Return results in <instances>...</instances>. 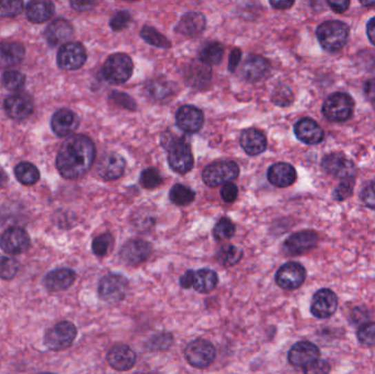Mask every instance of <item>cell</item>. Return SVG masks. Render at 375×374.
<instances>
[{
    "mask_svg": "<svg viewBox=\"0 0 375 374\" xmlns=\"http://www.w3.org/2000/svg\"><path fill=\"white\" fill-rule=\"evenodd\" d=\"M96 158V146L86 135L65 139L57 156V168L65 179H78L88 173Z\"/></svg>",
    "mask_w": 375,
    "mask_h": 374,
    "instance_id": "1",
    "label": "cell"
},
{
    "mask_svg": "<svg viewBox=\"0 0 375 374\" xmlns=\"http://www.w3.org/2000/svg\"><path fill=\"white\" fill-rule=\"evenodd\" d=\"M316 35L324 50L336 53L341 51L348 42L349 28L343 22L330 20L317 28Z\"/></svg>",
    "mask_w": 375,
    "mask_h": 374,
    "instance_id": "2",
    "label": "cell"
},
{
    "mask_svg": "<svg viewBox=\"0 0 375 374\" xmlns=\"http://www.w3.org/2000/svg\"><path fill=\"white\" fill-rule=\"evenodd\" d=\"M133 62L131 57L124 53L112 54L108 57L101 68V77L113 85L126 83L133 74Z\"/></svg>",
    "mask_w": 375,
    "mask_h": 374,
    "instance_id": "3",
    "label": "cell"
},
{
    "mask_svg": "<svg viewBox=\"0 0 375 374\" xmlns=\"http://www.w3.org/2000/svg\"><path fill=\"white\" fill-rule=\"evenodd\" d=\"M165 148L168 150V164L170 168L177 174L185 175L194 165L192 150L185 139L172 137L169 142H163Z\"/></svg>",
    "mask_w": 375,
    "mask_h": 374,
    "instance_id": "4",
    "label": "cell"
},
{
    "mask_svg": "<svg viewBox=\"0 0 375 374\" xmlns=\"http://www.w3.org/2000/svg\"><path fill=\"white\" fill-rule=\"evenodd\" d=\"M239 175V167L233 161H217L203 169L202 180L207 187L215 188L235 180Z\"/></svg>",
    "mask_w": 375,
    "mask_h": 374,
    "instance_id": "5",
    "label": "cell"
},
{
    "mask_svg": "<svg viewBox=\"0 0 375 374\" xmlns=\"http://www.w3.org/2000/svg\"><path fill=\"white\" fill-rule=\"evenodd\" d=\"M354 102L352 97L345 92L330 95L323 104V115L332 122H345L352 118Z\"/></svg>",
    "mask_w": 375,
    "mask_h": 374,
    "instance_id": "6",
    "label": "cell"
},
{
    "mask_svg": "<svg viewBox=\"0 0 375 374\" xmlns=\"http://www.w3.org/2000/svg\"><path fill=\"white\" fill-rule=\"evenodd\" d=\"M129 291V281L124 275L109 273L100 280L98 294L100 299L110 304L121 302Z\"/></svg>",
    "mask_w": 375,
    "mask_h": 374,
    "instance_id": "7",
    "label": "cell"
},
{
    "mask_svg": "<svg viewBox=\"0 0 375 374\" xmlns=\"http://www.w3.org/2000/svg\"><path fill=\"white\" fill-rule=\"evenodd\" d=\"M77 336V328L70 322H59L48 329L44 337V344L54 351H64L72 345Z\"/></svg>",
    "mask_w": 375,
    "mask_h": 374,
    "instance_id": "8",
    "label": "cell"
},
{
    "mask_svg": "<svg viewBox=\"0 0 375 374\" xmlns=\"http://www.w3.org/2000/svg\"><path fill=\"white\" fill-rule=\"evenodd\" d=\"M215 355L216 351L212 342L201 338L189 342L185 349V357L188 364L196 369H205L211 366L212 362L214 361Z\"/></svg>",
    "mask_w": 375,
    "mask_h": 374,
    "instance_id": "9",
    "label": "cell"
},
{
    "mask_svg": "<svg viewBox=\"0 0 375 374\" xmlns=\"http://www.w3.org/2000/svg\"><path fill=\"white\" fill-rule=\"evenodd\" d=\"M321 351L316 345L310 342H298L292 346L287 353L291 366L307 371L319 361Z\"/></svg>",
    "mask_w": 375,
    "mask_h": 374,
    "instance_id": "10",
    "label": "cell"
},
{
    "mask_svg": "<svg viewBox=\"0 0 375 374\" xmlns=\"http://www.w3.org/2000/svg\"><path fill=\"white\" fill-rule=\"evenodd\" d=\"M87 59L86 48L77 42L65 43L57 54L59 66L64 70H79Z\"/></svg>",
    "mask_w": 375,
    "mask_h": 374,
    "instance_id": "11",
    "label": "cell"
},
{
    "mask_svg": "<svg viewBox=\"0 0 375 374\" xmlns=\"http://www.w3.org/2000/svg\"><path fill=\"white\" fill-rule=\"evenodd\" d=\"M322 168L326 174L343 180L354 179L356 174L354 163L337 152L330 154L323 158Z\"/></svg>",
    "mask_w": 375,
    "mask_h": 374,
    "instance_id": "12",
    "label": "cell"
},
{
    "mask_svg": "<svg viewBox=\"0 0 375 374\" xmlns=\"http://www.w3.org/2000/svg\"><path fill=\"white\" fill-rule=\"evenodd\" d=\"M306 279V270L298 262H287L276 271V282L284 290L298 289Z\"/></svg>",
    "mask_w": 375,
    "mask_h": 374,
    "instance_id": "13",
    "label": "cell"
},
{
    "mask_svg": "<svg viewBox=\"0 0 375 374\" xmlns=\"http://www.w3.org/2000/svg\"><path fill=\"white\" fill-rule=\"evenodd\" d=\"M125 167V159L118 152H110L100 158L97 173L105 181H113L122 177Z\"/></svg>",
    "mask_w": 375,
    "mask_h": 374,
    "instance_id": "14",
    "label": "cell"
},
{
    "mask_svg": "<svg viewBox=\"0 0 375 374\" xmlns=\"http://www.w3.org/2000/svg\"><path fill=\"white\" fill-rule=\"evenodd\" d=\"M30 246V237L23 228H10L0 237V247L9 255H20Z\"/></svg>",
    "mask_w": 375,
    "mask_h": 374,
    "instance_id": "15",
    "label": "cell"
},
{
    "mask_svg": "<svg viewBox=\"0 0 375 374\" xmlns=\"http://www.w3.org/2000/svg\"><path fill=\"white\" fill-rule=\"evenodd\" d=\"M318 243V235L314 230H302L295 233L284 242V253L290 256L302 255L311 250Z\"/></svg>",
    "mask_w": 375,
    "mask_h": 374,
    "instance_id": "16",
    "label": "cell"
},
{
    "mask_svg": "<svg viewBox=\"0 0 375 374\" xmlns=\"http://www.w3.org/2000/svg\"><path fill=\"white\" fill-rule=\"evenodd\" d=\"M338 308V297L330 289H321L314 294L311 303V312L315 317L325 319L335 314Z\"/></svg>",
    "mask_w": 375,
    "mask_h": 374,
    "instance_id": "17",
    "label": "cell"
},
{
    "mask_svg": "<svg viewBox=\"0 0 375 374\" xmlns=\"http://www.w3.org/2000/svg\"><path fill=\"white\" fill-rule=\"evenodd\" d=\"M152 254V246L144 239H131L121 248V259L126 265L137 266L146 262Z\"/></svg>",
    "mask_w": 375,
    "mask_h": 374,
    "instance_id": "18",
    "label": "cell"
},
{
    "mask_svg": "<svg viewBox=\"0 0 375 374\" xmlns=\"http://www.w3.org/2000/svg\"><path fill=\"white\" fill-rule=\"evenodd\" d=\"M33 101L29 96L16 94L9 96L5 101V111L12 120L21 121L29 118L33 112Z\"/></svg>",
    "mask_w": 375,
    "mask_h": 374,
    "instance_id": "19",
    "label": "cell"
},
{
    "mask_svg": "<svg viewBox=\"0 0 375 374\" xmlns=\"http://www.w3.org/2000/svg\"><path fill=\"white\" fill-rule=\"evenodd\" d=\"M176 122L180 130H183V132L196 133L203 126V112L193 106H183L177 111Z\"/></svg>",
    "mask_w": 375,
    "mask_h": 374,
    "instance_id": "20",
    "label": "cell"
},
{
    "mask_svg": "<svg viewBox=\"0 0 375 374\" xmlns=\"http://www.w3.org/2000/svg\"><path fill=\"white\" fill-rule=\"evenodd\" d=\"M107 360L111 368L116 371H129L136 362V355L129 346H113L107 355Z\"/></svg>",
    "mask_w": 375,
    "mask_h": 374,
    "instance_id": "21",
    "label": "cell"
},
{
    "mask_svg": "<svg viewBox=\"0 0 375 374\" xmlns=\"http://www.w3.org/2000/svg\"><path fill=\"white\" fill-rule=\"evenodd\" d=\"M78 126H79V119L72 110H59L52 117V130L57 137H68L77 130Z\"/></svg>",
    "mask_w": 375,
    "mask_h": 374,
    "instance_id": "22",
    "label": "cell"
},
{
    "mask_svg": "<svg viewBox=\"0 0 375 374\" xmlns=\"http://www.w3.org/2000/svg\"><path fill=\"white\" fill-rule=\"evenodd\" d=\"M294 133L301 142L307 145H316L324 139L323 128L315 121L304 118L294 126Z\"/></svg>",
    "mask_w": 375,
    "mask_h": 374,
    "instance_id": "23",
    "label": "cell"
},
{
    "mask_svg": "<svg viewBox=\"0 0 375 374\" xmlns=\"http://www.w3.org/2000/svg\"><path fill=\"white\" fill-rule=\"evenodd\" d=\"M267 177L269 182L274 187L287 188L294 184L298 174L291 164L276 163L268 169Z\"/></svg>",
    "mask_w": 375,
    "mask_h": 374,
    "instance_id": "24",
    "label": "cell"
},
{
    "mask_svg": "<svg viewBox=\"0 0 375 374\" xmlns=\"http://www.w3.org/2000/svg\"><path fill=\"white\" fill-rule=\"evenodd\" d=\"M72 33H74V29L68 20L57 19L48 24L44 37L50 46H64L65 43H68V41L72 38Z\"/></svg>",
    "mask_w": 375,
    "mask_h": 374,
    "instance_id": "25",
    "label": "cell"
},
{
    "mask_svg": "<svg viewBox=\"0 0 375 374\" xmlns=\"http://www.w3.org/2000/svg\"><path fill=\"white\" fill-rule=\"evenodd\" d=\"M239 143L247 155L257 156L267 150L265 134L256 128H248L241 133Z\"/></svg>",
    "mask_w": 375,
    "mask_h": 374,
    "instance_id": "26",
    "label": "cell"
},
{
    "mask_svg": "<svg viewBox=\"0 0 375 374\" xmlns=\"http://www.w3.org/2000/svg\"><path fill=\"white\" fill-rule=\"evenodd\" d=\"M270 70V64L265 57L252 54L247 57L241 67V74L247 81H258L265 78Z\"/></svg>",
    "mask_w": 375,
    "mask_h": 374,
    "instance_id": "27",
    "label": "cell"
},
{
    "mask_svg": "<svg viewBox=\"0 0 375 374\" xmlns=\"http://www.w3.org/2000/svg\"><path fill=\"white\" fill-rule=\"evenodd\" d=\"M76 280V273L68 268L55 269L44 278V286L50 291H64L70 289Z\"/></svg>",
    "mask_w": 375,
    "mask_h": 374,
    "instance_id": "28",
    "label": "cell"
},
{
    "mask_svg": "<svg viewBox=\"0 0 375 374\" xmlns=\"http://www.w3.org/2000/svg\"><path fill=\"white\" fill-rule=\"evenodd\" d=\"M205 17L200 12H188L181 18L176 31L187 38H196L205 29Z\"/></svg>",
    "mask_w": 375,
    "mask_h": 374,
    "instance_id": "29",
    "label": "cell"
},
{
    "mask_svg": "<svg viewBox=\"0 0 375 374\" xmlns=\"http://www.w3.org/2000/svg\"><path fill=\"white\" fill-rule=\"evenodd\" d=\"M26 50L20 43H0V68H10L23 61Z\"/></svg>",
    "mask_w": 375,
    "mask_h": 374,
    "instance_id": "30",
    "label": "cell"
},
{
    "mask_svg": "<svg viewBox=\"0 0 375 374\" xmlns=\"http://www.w3.org/2000/svg\"><path fill=\"white\" fill-rule=\"evenodd\" d=\"M55 11L52 0H31L27 6L28 19L33 23H43L53 17Z\"/></svg>",
    "mask_w": 375,
    "mask_h": 374,
    "instance_id": "31",
    "label": "cell"
},
{
    "mask_svg": "<svg viewBox=\"0 0 375 374\" xmlns=\"http://www.w3.org/2000/svg\"><path fill=\"white\" fill-rule=\"evenodd\" d=\"M185 79L196 88L207 87L211 81V70L209 65L204 64L203 62L192 63L189 65L185 72Z\"/></svg>",
    "mask_w": 375,
    "mask_h": 374,
    "instance_id": "32",
    "label": "cell"
},
{
    "mask_svg": "<svg viewBox=\"0 0 375 374\" xmlns=\"http://www.w3.org/2000/svg\"><path fill=\"white\" fill-rule=\"evenodd\" d=\"M217 284V273L211 269H200L194 273L192 288L199 293H210L216 288Z\"/></svg>",
    "mask_w": 375,
    "mask_h": 374,
    "instance_id": "33",
    "label": "cell"
},
{
    "mask_svg": "<svg viewBox=\"0 0 375 374\" xmlns=\"http://www.w3.org/2000/svg\"><path fill=\"white\" fill-rule=\"evenodd\" d=\"M14 175L18 181L24 186H32L40 179V171L33 164L22 161L14 168Z\"/></svg>",
    "mask_w": 375,
    "mask_h": 374,
    "instance_id": "34",
    "label": "cell"
},
{
    "mask_svg": "<svg viewBox=\"0 0 375 374\" xmlns=\"http://www.w3.org/2000/svg\"><path fill=\"white\" fill-rule=\"evenodd\" d=\"M223 57H224V48L221 43H209L200 51V61L207 65L220 64Z\"/></svg>",
    "mask_w": 375,
    "mask_h": 374,
    "instance_id": "35",
    "label": "cell"
},
{
    "mask_svg": "<svg viewBox=\"0 0 375 374\" xmlns=\"http://www.w3.org/2000/svg\"><path fill=\"white\" fill-rule=\"evenodd\" d=\"M169 199L178 206H187L196 199V193L189 187L183 185H174L169 193Z\"/></svg>",
    "mask_w": 375,
    "mask_h": 374,
    "instance_id": "36",
    "label": "cell"
},
{
    "mask_svg": "<svg viewBox=\"0 0 375 374\" xmlns=\"http://www.w3.org/2000/svg\"><path fill=\"white\" fill-rule=\"evenodd\" d=\"M243 251L234 245H224L217 253L216 259L224 267H232L241 262Z\"/></svg>",
    "mask_w": 375,
    "mask_h": 374,
    "instance_id": "37",
    "label": "cell"
},
{
    "mask_svg": "<svg viewBox=\"0 0 375 374\" xmlns=\"http://www.w3.org/2000/svg\"><path fill=\"white\" fill-rule=\"evenodd\" d=\"M141 37L145 42H148L150 46H157V48H169L172 46V43L165 35L159 33L155 28L144 27L141 31Z\"/></svg>",
    "mask_w": 375,
    "mask_h": 374,
    "instance_id": "38",
    "label": "cell"
},
{
    "mask_svg": "<svg viewBox=\"0 0 375 374\" xmlns=\"http://www.w3.org/2000/svg\"><path fill=\"white\" fill-rule=\"evenodd\" d=\"M148 90L150 97H153L154 99H165L172 94V83H169L164 78H156L150 81Z\"/></svg>",
    "mask_w": 375,
    "mask_h": 374,
    "instance_id": "39",
    "label": "cell"
},
{
    "mask_svg": "<svg viewBox=\"0 0 375 374\" xmlns=\"http://www.w3.org/2000/svg\"><path fill=\"white\" fill-rule=\"evenodd\" d=\"M235 232V225H234L231 219H227V217H222L213 228V236H214L216 241H226V239L233 237Z\"/></svg>",
    "mask_w": 375,
    "mask_h": 374,
    "instance_id": "40",
    "label": "cell"
},
{
    "mask_svg": "<svg viewBox=\"0 0 375 374\" xmlns=\"http://www.w3.org/2000/svg\"><path fill=\"white\" fill-rule=\"evenodd\" d=\"M114 239L110 233H105L101 235L97 236L92 241V251L98 257L107 256L112 249Z\"/></svg>",
    "mask_w": 375,
    "mask_h": 374,
    "instance_id": "41",
    "label": "cell"
},
{
    "mask_svg": "<svg viewBox=\"0 0 375 374\" xmlns=\"http://www.w3.org/2000/svg\"><path fill=\"white\" fill-rule=\"evenodd\" d=\"M140 182L145 189L153 190L159 188L163 184V178L157 169L150 167V168L144 169L142 171Z\"/></svg>",
    "mask_w": 375,
    "mask_h": 374,
    "instance_id": "42",
    "label": "cell"
},
{
    "mask_svg": "<svg viewBox=\"0 0 375 374\" xmlns=\"http://www.w3.org/2000/svg\"><path fill=\"white\" fill-rule=\"evenodd\" d=\"M19 270V264L14 258L0 256V279L10 280Z\"/></svg>",
    "mask_w": 375,
    "mask_h": 374,
    "instance_id": "43",
    "label": "cell"
},
{
    "mask_svg": "<svg viewBox=\"0 0 375 374\" xmlns=\"http://www.w3.org/2000/svg\"><path fill=\"white\" fill-rule=\"evenodd\" d=\"M23 0H0V17L11 18L21 14Z\"/></svg>",
    "mask_w": 375,
    "mask_h": 374,
    "instance_id": "44",
    "label": "cell"
},
{
    "mask_svg": "<svg viewBox=\"0 0 375 374\" xmlns=\"http://www.w3.org/2000/svg\"><path fill=\"white\" fill-rule=\"evenodd\" d=\"M3 83L9 90H19L26 83V76L17 70H8L3 75Z\"/></svg>",
    "mask_w": 375,
    "mask_h": 374,
    "instance_id": "45",
    "label": "cell"
},
{
    "mask_svg": "<svg viewBox=\"0 0 375 374\" xmlns=\"http://www.w3.org/2000/svg\"><path fill=\"white\" fill-rule=\"evenodd\" d=\"M356 337L362 345L375 347V322L362 325L356 333Z\"/></svg>",
    "mask_w": 375,
    "mask_h": 374,
    "instance_id": "46",
    "label": "cell"
},
{
    "mask_svg": "<svg viewBox=\"0 0 375 374\" xmlns=\"http://www.w3.org/2000/svg\"><path fill=\"white\" fill-rule=\"evenodd\" d=\"M130 22H131V14L128 11H119L110 20V27L112 28L113 31H121L125 29Z\"/></svg>",
    "mask_w": 375,
    "mask_h": 374,
    "instance_id": "47",
    "label": "cell"
},
{
    "mask_svg": "<svg viewBox=\"0 0 375 374\" xmlns=\"http://www.w3.org/2000/svg\"><path fill=\"white\" fill-rule=\"evenodd\" d=\"M292 99V91L290 90L287 87H278L274 90V96H272V100H274V104L281 106V107L291 104Z\"/></svg>",
    "mask_w": 375,
    "mask_h": 374,
    "instance_id": "48",
    "label": "cell"
},
{
    "mask_svg": "<svg viewBox=\"0 0 375 374\" xmlns=\"http://www.w3.org/2000/svg\"><path fill=\"white\" fill-rule=\"evenodd\" d=\"M110 99L113 104H116V106H120V107L124 108V109H136V102L132 99L129 95L122 94V92H112Z\"/></svg>",
    "mask_w": 375,
    "mask_h": 374,
    "instance_id": "49",
    "label": "cell"
},
{
    "mask_svg": "<svg viewBox=\"0 0 375 374\" xmlns=\"http://www.w3.org/2000/svg\"><path fill=\"white\" fill-rule=\"evenodd\" d=\"M354 179L343 180L341 185L336 188L335 193H334V197H335L336 200H346L349 195H352V190H354Z\"/></svg>",
    "mask_w": 375,
    "mask_h": 374,
    "instance_id": "50",
    "label": "cell"
},
{
    "mask_svg": "<svg viewBox=\"0 0 375 374\" xmlns=\"http://www.w3.org/2000/svg\"><path fill=\"white\" fill-rule=\"evenodd\" d=\"M172 344V336L170 334H159L150 339V348L154 351L167 349Z\"/></svg>",
    "mask_w": 375,
    "mask_h": 374,
    "instance_id": "51",
    "label": "cell"
},
{
    "mask_svg": "<svg viewBox=\"0 0 375 374\" xmlns=\"http://www.w3.org/2000/svg\"><path fill=\"white\" fill-rule=\"evenodd\" d=\"M239 195V188L233 182H226L223 185L221 189V197L223 201H225L227 204H232L237 198Z\"/></svg>",
    "mask_w": 375,
    "mask_h": 374,
    "instance_id": "52",
    "label": "cell"
},
{
    "mask_svg": "<svg viewBox=\"0 0 375 374\" xmlns=\"http://www.w3.org/2000/svg\"><path fill=\"white\" fill-rule=\"evenodd\" d=\"M362 201L367 208L375 210V181L371 182L362 193Z\"/></svg>",
    "mask_w": 375,
    "mask_h": 374,
    "instance_id": "53",
    "label": "cell"
},
{
    "mask_svg": "<svg viewBox=\"0 0 375 374\" xmlns=\"http://www.w3.org/2000/svg\"><path fill=\"white\" fill-rule=\"evenodd\" d=\"M96 3L97 0H70L72 8L77 11L92 10Z\"/></svg>",
    "mask_w": 375,
    "mask_h": 374,
    "instance_id": "54",
    "label": "cell"
},
{
    "mask_svg": "<svg viewBox=\"0 0 375 374\" xmlns=\"http://www.w3.org/2000/svg\"><path fill=\"white\" fill-rule=\"evenodd\" d=\"M328 5L337 14H343L350 7V0H327Z\"/></svg>",
    "mask_w": 375,
    "mask_h": 374,
    "instance_id": "55",
    "label": "cell"
},
{
    "mask_svg": "<svg viewBox=\"0 0 375 374\" xmlns=\"http://www.w3.org/2000/svg\"><path fill=\"white\" fill-rule=\"evenodd\" d=\"M194 273L196 271L188 270L180 278V286H183V289H190V288H192L193 281H194Z\"/></svg>",
    "mask_w": 375,
    "mask_h": 374,
    "instance_id": "56",
    "label": "cell"
},
{
    "mask_svg": "<svg viewBox=\"0 0 375 374\" xmlns=\"http://www.w3.org/2000/svg\"><path fill=\"white\" fill-rule=\"evenodd\" d=\"M274 8L279 10H287L294 5L295 0H269Z\"/></svg>",
    "mask_w": 375,
    "mask_h": 374,
    "instance_id": "57",
    "label": "cell"
},
{
    "mask_svg": "<svg viewBox=\"0 0 375 374\" xmlns=\"http://www.w3.org/2000/svg\"><path fill=\"white\" fill-rule=\"evenodd\" d=\"M241 52L239 48H235L231 53L230 57V64H228V70L231 72H234L236 70V67L239 65V61H241Z\"/></svg>",
    "mask_w": 375,
    "mask_h": 374,
    "instance_id": "58",
    "label": "cell"
},
{
    "mask_svg": "<svg viewBox=\"0 0 375 374\" xmlns=\"http://www.w3.org/2000/svg\"><path fill=\"white\" fill-rule=\"evenodd\" d=\"M365 94L371 101H375V78L365 83Z\"/></svg>",
    "mask_w": 375,
    "mask_h": 374,
    "instance_id": "59",
    "label": "cell"
},
{
    "mask_svg": "<svg viewBox=\"0 0 375 374\" xmlns=\"http://www.w3.org/2000/svg\"><path fill=\"white\" fill-rule=\"evenodd\" d=\"M367 35L370 42L372 43L373 46H375V17L367 22Z\"/></svg>",
    "mask_w": 375,
    "mask_h": 374,
    "instance_id": "60",
    "label": "cell"
},
{
    "mask_svg": "<svg viewBox=\"0 0 375 374\" xmlns=\"http://www.w3.org/2000/svg\"><path fill=\"white\" fill-rule=\"evenodd\" d=\"M360 3H361L362 6H365V7H372V6H375V0H359Z\"/></svg>",
    "mask_w": 375,
    "mask_h": 374,
    "instance_id": "61",
    "label": "cell"
},
{
    "mask_svg": "<svg viewBox=\"0 0 375 374\" xmlns=\"http://www.w3.org/2000/svg\"><path fill=\"white\" fill-rule=\"evenodd\" d=\"M128 1H135V0H128Z\"/></svg>",
    "mask_w": 375,
    "mask_h": 374,
    "instance_id": "62",
    "label": "cell"
}]
</instances>
